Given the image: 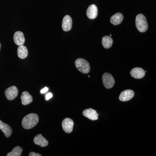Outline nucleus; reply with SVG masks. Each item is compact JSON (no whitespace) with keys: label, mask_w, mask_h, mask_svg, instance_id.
Returning a JSON list of instances; mask_svg holds the SVG:
<instances>
[{"label":"nucleus","mask_w":156,"mask_h":156,"mask_svg":"<svg viewBox=\"0 0 156 156\" xmlns=\"http://www.w3.org/2000/svg\"><path fill=\"white\" fill-rule=\"evenodd\" d=\"M39 120V116L37 114H29L23 119L22 127L25 129H31L38 124Z\"/></svg>","instance_id":"nucleus-1"},{"label":"nucleus","mask_w":156,"mask_h":156,"mask_svg":"<svg viewBox=\"0 0 156 156\" xmlns=\"http://www.w3.org/2000/svg\"><path fill=\"white\" fill-rule=\"evenodd\" d=\"M135 24L136 28L140 32H145L148 28L147 20L142 14H138L136 16Z\"/></svg>","instance_id":"nucleus-2"},{"label":"nucleus","mask_w":156,"mask_h":156,"mask_svg":"<svg viewBox=\"0 0 156 156\" xmlns=\"http://www.w3.org/2000/svg\"><path fill=\"white\" fill-rule=\"evenodd\" d=\"M75 64L77 69L83 73L87 74L90 71V65L89 62L84 58H78L76 60Z\"/></svg>","instance_id":"nucleus-3"},{"label":"nucleus","mask_w":156,"mask_h":156,"mask_svg":"<svg viewBox=\"0 0 156 156\" xmlns=\"http://www.w3.org/2000/svg\"><path fill=\"white\" fill-rule=\"evenodd\" d=\"M102 82L106 89H111L114 86L115 81L113 76L108 73H105L102 76Z\"/></svg>","instance_id":"nucleus-4"},{"label":"nucleus","mask_w":156,"mask_h":156,"mask_svg":"<svg viewBox=\"0 0 156 156\" xmlns=\"http://www.w3.org/2000/svg\"><path fill=\"white\" fill-rule=\"evenodd\" d=\"M18 94V90L17 87L12 86L9 87L5 91V95L9 100H14L17 97Z\"/></svg>","instance_id":"nucleus-5"},{"label":"nucleus","mask_w":156,"mask_h":156,"mask_svg":"<svg viewBox=\"0 0 156 156\" xmlns=\"http://www.w3.org/2000/svg\"><path fill=\"white\" fill-rule=\"evenodd\" d=\"M62 128L66 133H70L72 132L74 126V122L69 118H66L62 122Z\"/></svg>","instance_id":"nucleus-6"},{"label":"nucleus","mask_w":156,"mask_h":156,"mask_svg":"<svg viewBox=\"0 0 156 156\" xmlns=\"http://www.w3.org/2000/svg\"><path fill=\"white\" fill-rule=\"evenodd\" d=\"M73 21L71 17L69 15H66L62 21V28L65 31H69L72 27Z\"/></svg>","instance_id":"nucleus-7"},{"label":"nucleus","mask_w":156,"mask_h":156,"mask_svg":"<svg viewBox=\"0 0 156 156\" xmlns=\"http://www.w3.org/2000/svg\"><path fill=\"white\" fill-rule=\"evenodd\" d=\"M83 114L84 116L92 121H95L98 119V114L96 111L93 109H87L83 112Z\"/></svg>","instance_id":"nucleus-8"},{"label":"nucleus","mask_w":156,"mask_h":156,"mask_svg":"<svg viewBox=\"0 0 156 156\" xmlns=\"http://www.w3.org/2000/svg\"><path fill=\"white\" fill-rule=\"evenodd\" d=\"M134 92L132 90H126L121 92L119 95V100L122 101H126L131 100L134 97Z\"/></svg>","instance_id":"nucleus-9"},{"label":"nucleus","mask_w":156,"mask_h":156,"mask_svg":"<svg viewBox=\"0 0 156 156\" xmlns=\"http://www.w3.org/2000/svg\"><path fill=\"white\" fill-rule=\"evenodd\" d=\"M98 10L97 6L95 5H91L89 6L87 11V17L89 19H94L97 17Z\"/></svg>","instance_id":"nucleus-10"},{"label":"nucleus","mask_w":156,"mask_h":156,"mask_svg":"<svg viewBox=\"0 0 156 156\" xmlns=\"http://www.w3.org/2000/svg\"><path fill=\"white\" fill-rule=\"evenodd\" d=\"M131 76L135 79H140L145 76V72L141 68H134L130 72Z\"/></svg>","instance_id":"nucleus-11"},{"label":"nucleus","mask_w":156,"mask_h":156,"mask_svg":"<svg viewBox=\"0 0 156 156\" xmlns=\"http://www.w3.org/2000/svg\"><path fill=\"white\" fill-rule=\"evenodd\" d=\"M34 142L35 144L42 147H45L48 145V140L42 136L41 134H38L35 136Z\"/></svg>","instance_id":"nucleus-12"},{"label":"nucleus","mask_w":156,"mask_h":156,"mask_svg":"<svg viewBox=\"0 0 156 156\" xmlns=\"http://www.w3.org/2000/svg\"><path fill=\"white\" fill-rule=\"evenodd\" d=\"M14 41L17 46L23 45L25 42V38L22 32L18 31L15 32L14 36Z\"/></svg>","instance_id":"nucleus-13"},{"label":"nucleus","mask_w":156,"mask_h":156,"mask_svg":"<svg viewBox=\"0 0 156 156\" xmlns=\"http://www.w3.org/2000/svg\"><path fill=\"white\" fill-rule=\"evenodd\" d=\"M0 130L4 133L6 137H10L12 134V129L11 127L1 120H0Z\"/></svg>","instance_id":"nucleus-14"},{"label":"nucleus","mask_w":156,"mask_h":156,"mask_svg":"<svg viewBox=\"0 0 156 156\" xmlns=\"http://www.w3.org/2000/svg\"><path fill=\"white\" fill-rule=\"evenodd\" d=\"M21 103L23 105H27L31 103L33 100L32 96L28 92L25 91L23 92L21 95Z\"/></svg>","instance_id":"nucleus-15"},{"label":"nucleus","mask_w":156,"mask_h":156,"mask_svg":"<svg viewBox=\"0 0 156 156\" xmlns=\"http://www.w3.org/2000/svg\"><path fill=\"white\" fill-rule=\"evenodd\" d=\"M124 19L123 14L121 13H118L113 15L110 19V22L114 25H118L122 22Z\"/></svg>","instance_id":"nucleus-16"},{"label":"nucleus","mask_w":156,"mask_h":156,"mask_svg":"<svg viewBox=\"0 0 156 156\" xmlns=\"http://www.w3.org/2000/svg\"><path fill=\"white\" fill-rule=\"evenodd\" d=\"M28 52L27 48L25 46L20 45L17 49V55L20 58L24 59L28 56Z\"/></svg>","instance_id":"nucleus-17"},{"label":"nucleus","mask_w":156,"mask_h":156,"mask_svg":"<svg viewBox=\"0 0 156 156\" xmlns=\"http://www.w3.org/2000/svg\"><path fill=\"white\" fill-rule=\"evenodd\" d=\"M113 39L108 36H105L102 39V44L104 48L105 49H109L112 47V45Z\"/></svg>","instance_id":"nucleus-18"},{"label":"nucleus","mask_w":156,"mask_h":156,"mask_svg":"<svg viewBox=\"0 0 156 156\" xmlns=\"http://www.w3.org/2000/svg\"><path fill=\"white\" fill-rule=\"evenodd\" d=\"M23 151L22 147L17 146L13 149V150L7 154V156H20Z\"/></svg>","instance_id":"nucleus-19"},{"label":"nucleus","mask_w":156,"mask_h":156,"mask_svg":"<svg viewBox=\"0 0 156 156\" xmlns=\"http://www.w3.org/2000/svg\"><path fill=\"white\" fill-rule=\"evenodd\" d=\"M53 97V94L51 93H48L46 95V100H49Z\"/></svg>","instance_id":"nucleus-20"},{"label":"nucleus","mask_w":156,"mask_h":156,"mask_svg":"<svg viewBox=\"0 0 156 156\" xmlns=\"http://www.w3.org/2000/svg\"><path fill=\"white\" fill-rule=\"evenodd\" d=\"M29 155L30 156H41V155L40 154L36 153L34 152H31L29 154Z\"/></svg>","instance_id":"nucleus-21"},{"label":"nucleus","mask_w":156,"mask_h":156,"mask_svg":"<svg viewBox=\"0 0 156 156\" xmlns=\"http://www.w3.org/2000/svg\"><path fill=\"white\" fill-rule=\"evenodd\" d=\"M48 87H45L44 89H41V93H45L46 92H48Z\"/></svg>","instance_id":"nucleus-22"},{"label":"nucleus","mask_w":156,"mask_h":156,"mask_svg":"<svg viewBox=\"0 0 156 156\" xmlns=\"http://www.w3.org/2000/svg\"><path fill=\"white\" fill-rule=\"evenodd\" d=\"M1 44H0V50H1Z\"/></svg>","instance_id":"nucleus-23"},{"label":"nucleus","mask_w":156,"mask_h":156,"mask_svg":"<svg viewBox=\"0 0 156 156\" xmlns=\"http://www.w3.org/2000/svg\"><path fill=\"white\" fill-rule=\"evenodd\" d=\"M110 37H112V34H110Z\"/></svg>","instance_id":"nucleus-24"}]
</instances>
